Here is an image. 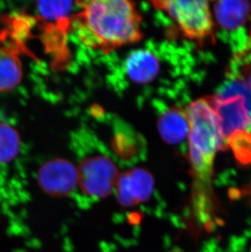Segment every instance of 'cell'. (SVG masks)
I'll return each instance as SVG.
<instances>
[{"label":"cell","instance_id":"5bb4252c","mask_svg":"<svg viewBox=\"0 0 251 252\" xmlns=\"http://www.w3.org/2000/svg\"></svg>","mask_w":251,"mask_h":252},{"label":"cell","instance_id":"52a82bcc","mask_svg":"<svg viewBox=\"0 0 251 252\" xmlns=\"http://www.w3.org/2000/svg\"><path fill=\"white\" fill-rule=\"evenodd\" d=\"M41 190L52 197H65L78 187V169L64 158H54L41 166L37 176Z\"/></svg>","mask_w":251,"mask_h":252},{"label":"cell","instance_id":"6da1fadb","mask_svg":"<svg viewBox=\"0 0 251 252\" xmlns=\"http://www.w3.org/2000/svg\"><path fill=\"white\" fill-rule=\"evenodd\" d=\"M189 123L188 148L192 175V199L199 219H209L213 189L214 162L218 150L225 147L220 124L206 98L185 108Z\"/></svg>","mask_w":251,"mask_h":252},{"label":"cell","instance_id":"3957f363","mask_svg":"<svg viewBox=\"0 0 251 252\" xmlns=\"http://www.w3.org/2000/svg\"><path fill=\"white\" fill-rule=\"evenodd\" d=\"M152 4L166 12L186 38L202 41L213 37L214 21L208 1L168 0L154 1Z\"/></svg>","mask_w":251,"mask_h":252},{"label":"cell","instance_id":"4fadbf2b","mask_svg":"<svg viewBox=\"0 0 251 252\" xmlns=\"http://www.w3.org/2000/svg\"><path fill=\"white\" fill-rule=\"evenodd\" d=\"M231 72L235 79H240L251 92V38L244 50L236 54Z\"/></svg>","mask_w":251,"mask_h":252},{"label":"cell","instance_id":"8fae6325","mask_svg":"<svg viewBox=\"0 0 251 252\" xmlns=\"http://www.w3.org/2000/svg\"><path fill=\"white\" fill-rule=\"evenodd\" d=\"M22 61L13 49L0 47V93L14 90L22 82Z\"/></svg>","mask_w":251,"mask_h":252},{"label":"cell","instance_id":"ba28073f","mask_svg":"<svg viewBox=\"0 0 251 252\" xmlns=\"http://www.w3.org/2000/svg\"><path fill=\"white\" fill-rule=\"evenodd\" d=\"M154 176L147 169L134 167L120 172L114 193L124 207H134L147 202L154 193Z\"/></svg>","mask_w":251,"mask_h":252},{"label":"cell","instance_id":"7c38bea8","mask_svg":"<svg viewBox=\"0 0 251 252\" xmlns=\"http://www.w3.org/2000/svg\"><path fill=\"white\" fill-rule=\"evenodd\" d=\"M21 150V136L10 124L0 122V165L12 162Z\"/></svg>","mask_w":251,"mask_h":252},{"label":"cell","instance_id":"9c48e42d","mask_svg":"<svg viewBox=\"0 0 251 252\" xmlns=\"http://www.w3.org/2000/svg\"><path fill=\"white\" fill-rule=\"evenodd\" d=\"M159 134L165 142L178 145L188 137L189 123L185 108L173 106L165 110L157 121Z\"/></svg>","mask_w":251,"mask_h":252},{"label":"cell","instance_id":"7a4b0ae2","mask_svg":"<svg viewBox=\"0 0 251 252\" xmlns=\"http://www.w3.org/2000/svg\"><path fill=\"white\" fill-rule=\"evenodd\" d=\"M78 3L80 11L74 18L86 46L109 53L142 38L141 17L134 2L93 0Z\"/></svg>","mask_w":251,"mask_h":252},{"label":"cell","instance_id":"5b68a950","mask_svg":"<svg viewBox=\"0 0 251 252\" xmlns=\"http://www.w3.org/2000/svg\"><path fill=\"white\" fill-rule=\"evenodd\" d=\"M206 99L218 118L226 145L235 134L250 133L251 112L245 95L241 93H227Z\"/></svg>","mask_w":251,"mask_h":252},{"label":"cell","instance_id":"8992f818","mask_svg":"<svg viewBox=\"0 0 251 252\" xmlns=\"http://www.w3.org/2000/svg\"><path fill=\"white\" fill-rule=\"evenodd\" d=\"M214 11L219 27L224 33V38L227 39L235 54L241 53L251 38L246 29L251 12V2L232 0L218 1L214 3Z\"/></svg>","mask_w":251,"mask_h":252},{"label":"cell","instance_id":"277c9868","mask_svg":"<svg viewBox=\"0 0 251 252\" xmlns=\"http://www.w3.org/2000/svg\"><path fill=\"white\" fill-rule=\"evenodd\" d=\"M78 169V187L86 196L104 199L114 193L120 171L111 158L102 154L88 155Z\"/></svg>","mask_w":251,"mask_h":252},{"label":"cell","instance_id":"30bf717a","mask_svg":"<svg viewBox=\"0 0 251 252\" xmlns=\"http://www.w3.org/2000/svg\"><path fill=\"white\" fill-rule=\"evenodd\" d=\"M161 62L156 54L149 50L130 53L126 62V73L136 84H149L158 76Z\"/></svg>","mask_w":251,"mask_h":252}]
</instances>
